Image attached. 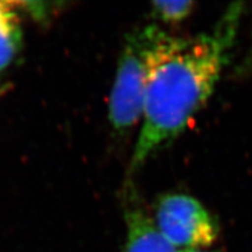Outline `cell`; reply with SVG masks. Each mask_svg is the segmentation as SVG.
Masks as SVG:
<instances>
[{
    "instance_id": "obj_5",
    "label": "cell",
    "mask_w": 252,
    "mask_h": 252,
    "mask_svg": "<svg viewBox=\"0 0 252 252\" xmlns=\"http://www.w3.org/2000/svg\"><path fill=\"white\" fill-rule=\"evenodd\" d=\"M23 2L0 0V72L13 63L23 46Z\"/></svg>"
},
{
    "instance_id": "obj_6",
    "label": "cell",
    "mask_w": 252,
    "mask_h": 252,
    "mask_svg": "<svg viewBox=\"0 0 252 252\" xmlns=\"http://www.w3.org/2000/svg\"><path fill=\"white\" fill-rule=\"evenodd\" d=\"M196 4L193 0H160L151 4L153 17L168 25L180 24L190 17Z\"/></svg>"
},
{
    "instance_id": "obj_1",
    "label": "cell",
    "mask_w": 252,
    "mask_h": 252,
    "mask_svg": "<svg viewBox=\"0 0 252 252\" xmlns=\"http://www.w3.org/2000/svg\"><path fill=\"white\" fill-rule=\"evenodd\" d=\"M242 12L241 2L230 5L215 27L196 35L174 36L160 30L150 53L132 171L180 135L210 98L228 62Z\"/></svg>"
},
{
    "instance_id": "obj_4",
    "label": "cell",
    "mask_w": 252,
    "mask_h": 252,
    "mask_svg": "<svg viewBox=\"0 0 252 252\" xmlns=\"http://www.w3.org/2000/svg\"><path fill=\"white\" fill-rule=\"evenodd\" d=\"M126 238L123 252H180L161 235L131 189L125 195Z\"/></svg>"
},
{
    "instance_id": "obj_2",
    "label": "cell",
    "mask_w": 252,
    "mask_h": 252,
    "mask_svg": "<svg viewBox=\"0 0 252 252\" xmlns=\"http://www.w3.org/2000/svg\"><path fill=\"white\" fill-rule=\"evenodd\" d=\"M160 30L157 25H147L125 39L109 100L110 123L119 134L127 133L141 122L150 53Z\"/></svg>"
},
{
    "instance_id": "obj_7",
    "label": "cell",
    "mask_w": 252,
    "mask_h": 252,
    "mask_svg": "<svg viewBox=\"0 0 252 252\" xmlns=\"http://www.w3.org/2000/svg\"><path fill=\"white\" fill-rule=\"evenodd\" d=\"M180 252H220V251L210 250V249H194V250H185Z\"/></svg>"
},
{
    "instance_id": "obj_3",
    "label": "cell",
    "mask_w": 252,
    "mask_h": 252,
    "mask_svg": "<svg viewBox=\"0 0 252 252\" xmlns=\"http://www.w3.org/2000/svg\"><path fill=\"white\" fill-rule=\"evenodd\" d=\"M152 217L158 230L179 251L209 249L220 234L212 214L187 194L162 195L158 198Z\"/></svg>"
},
{
    "instance_id": "obj_8",
    "label": "cell",
    "mask_w": 252,
    "mask_h": 252,
    "mask_svg": "<svg viewBox=\"0 0 252 252\" xmlns=\"http://www.w3.org/2000/svg\"><path fill=\"white\" fill-rule=\"evenodd\" d=\"M6 90H7V86L0 87V98H1V97L4 96L5 93H6Z\"/></svg>"
}]
</instances>
